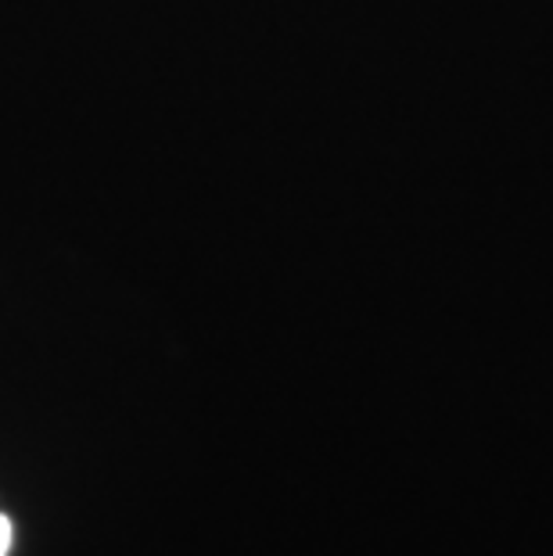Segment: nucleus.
Listing matches in <instances>:
<instances>
[{
	"label": "nucleus",
	"mask_w": 553,
	"mask_h": 556,
	"mask_svg": "<svg viewBox=\"0 0 553 556\" xmlns=\"http://www.w3.org/2000/svg\"><path fill=\"white\" fill-rule=\"evenodd\" d=\"M8 546H11V520L0 514V556H8Z\"/></svg>",
	"instance_id": "f257e3e1"
}]
</instances>
